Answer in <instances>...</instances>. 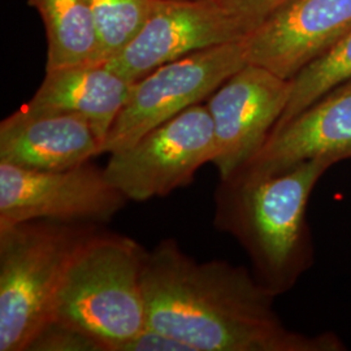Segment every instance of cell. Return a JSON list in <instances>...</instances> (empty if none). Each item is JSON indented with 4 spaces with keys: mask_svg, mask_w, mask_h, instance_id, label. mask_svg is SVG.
Instances as JSON below:
<instances>
[{
    "mask_svg": "<svg viewBox=\"0 0 351 351\" xmlns=\"http://www.w3.org/2000/svg\"><path fill=\"white\" fill-rule=\"evenodd\" d=\"M147 326L191 351H343L333 332L289 329L275 295L254 274L226 261L198 262L177 241L147 251L142 272Z\"/></svg>",
    "mask_w": 351,
    "mask_h": 351,
    "instance_id": "cell-1",
    "label": "cell"
},
{
    "mask_svg": "<svg viewBox=\"0 0 351 351\" xmlns=\"http://www.w3.org/2000/svg\"><path fill=\"white\" fill-rule=\"evenodd\" d=\"M333 165L316 159L268 173L241 168L220 178L213 226L239 242L254 276L275 297L294 288L314 263L307 207Z\"/></svg>",
    "mask_w": 351,
    "mask_h": 351,
    "instance_id": "cell-2",
    "label": "cell"
},
{
    "mask_svg": "<svg viewBox=\"0 0 351 351\" xmlns=\"http://www.w3.org/2000/svg\"><path fill=\"white\" fill-rule=\"evenodd\" d=\"M146 254L136 239L95 229L66 264L52 320L99 339L107 351H120L147 326Z\"/></svg>",
    "mask_w": 351,
    "mask_h": 351,
    "instance_id": "cell-3",
    "label": "cell"
},
{
    "mask_svg": "<svg viewBox=\"0 0 351 351\" xmlns=\"http://www.w3.org/2000/svg\"><path fill=\"white\" fill-rule=\"evenodd\" d=\"M99 226L32 220L0 226V351H26L52 320L66 264Z\"/></svg>",
    "mask_w": 351,
    "mask_h": 351,
    "instance_id": "cell-4",
    "label": "cell"
},
{
    "mask_svg": "<svg viewBox=\"0 0 351 351\" xmlns=\"http://www.w3.org/2000/svg\"><path fill=\"white\" fill-rule=\"evenodd\" d=\"M243 39L197 51L136 81L99 155L124 150L154 128L208 99L247 64Z\"/></svg>",
    "mask_w": 351,
    "mask_h": 351,
    "instance_id": "cell-5",
    "label": "cell"
},
{
    "mask_svg": "<svg viewBox=\"0 0 351 351\" xmlns=\"http://www.w3.org/2000/svg\"><path fill=\"white\" fill-rule=\"evenodd\" d=\"M215 156L213 117L199 103L154 128L134 145L110 154L104 173L128 201L146 202L188 186Z\"/></svg>",
    "mask_w": 351,
    "mask_h": 351,
    "instance_id": "cell-6",
    "label": "cell"
},
{
    "mask_svg": "<svg viewBox=\"0 0 351 351\" xmlns=\"http://www.w3.org/2000/svg\"><path fill=\"white\" fill-rule=\"evenodd\" d=\"M128 199L94 164L63 171H33L0 163V226L32 220L101 226Z\"/></svg>",
    "mask_w": 351,
    "mask_h": 351,
    "instance_id": "cell-7",
    "label": "cell"
},
{
    "mask_svg": "<svg viewBox=\"0 0 351 351\" xmlns=\"http://www.w3.org/2000/svg\"><path fill=\"white\" fill-rule=\"evenodd\" d=\"M247 34L221 0H159L137 37L106 65L134 84L162 65Z\"/></svg>",
    "mask_w": 351,
    "mask_h": 351,
    "instance_id": "cell-8",
    "label": "cell"
},
{
    "mask_svg": "<svg viewBox=\"0 0 351 351\" xmlns=\"http://www.w3.org/2000/svg\"><path fill=\"white\" fill-rule=\"evenodd\" d=\"M290 93L291 80L246 64L207 99L216 137L213 164L220 178L236 172L263 147L285 112Z\"/></svg>",
    "mask_w": 351,
    "mask_h": 351,
    "instance_id": "cell-9",
    "label": "cell"
},
{
    "mask_svg": "<svg viewBox=\"0 0 351 351\" xmlns=\"http://www.w3.org/2000/svg\"><path fill=\"white\" fill-rule=\"evenodd\" d=\"M351 29V0H288L245 37L247 64L291 80Z\"/></svg>",
    "mask_w": 351,
    "mask_h": 351,
    "instance_id": "cell-10",
    "label": "cell"
},
{
    "mask_svg": "<svg viewBox=\"0 0 351 351\" xmlns=\"http://www.w3.org/2000/svg\"><path fill=\"white\" fill-rule=\"evenodd\" d=\"M316 159H351V80L276 128L241 168L268 173Z\"/></svg>",
    "mask_w": 351,
    "mask_h": 351,
    "instance_id": "cell-11",
    "label": "cell"
},
{
    "mask_svg": "<svg viewBox=\"0 0 351 351\" xmlns=\"http://www.w3.org/2000/svg\"><path fill=\"white\" fill-rule=\"evenodd\" d=\"M88 121L69 113H12L0 124V163L33 171H63L99 155Z\"/></svg>",
    "mask_w": 351,
    "mask_h": 351,
    "instance_id": "cell-12",
    "label": "cell"
},
{
    "mask_svg": "<svg viewBox=\"0 0 351 351\" xmlns=\"http://www.w3.org/2000/svg\"><path fill=\"white\" fill-rule=\"evenodd\" d=\"M132 85L106 63L46 71L36 94L20 110L77 114L88 121L101 146L125 104Z\"/></svg>",
    "mask_w": 351,
    "mask_h": 351,
    "instance_id": "cell-13",
    "label": "cell"
},
{
    "mask_svg": "<svg viewBox=\"0 0 351 351\" xmlns=\"http://www.w3.org/2000/svg\"><path fill=\"white\" fill-rule=\"evenodd\" d=\"M37 10L47 40L46 71L103 63L101 40L88 0H27Z\"/></svg>",
    "mask_w": 351,
    "mask_h": 351,
    "instance_id": "cell-14",
    "label": "cell"
},
{
    "mask_svg": "<svg viewBox=\"0 0 351 351\" xmlns=\"http://www.w3.org/2000/svg\"><path fill=\"white\" fill-rule=\"evenodd\" d=\"M349 80H351V29L329 50L291 78L288 106L276 128L284 125L324 97L326 93Z\"/></svg>",
    "mask_w": 351,
    "mask_h": 351,
    "instance_id": "cell-15",
    "label": "cell"
},
{
    "mask_svg": "<svg viewBox=\"0 0 351 351\" xmlns=\"http://www.w3.org/2000/svg\"><path fill=\"white\" fill-rule=\"evenodd\" d=\"M159 0H88L101 40L103 63L137 37Z\"/></svg>",
    "mask_w": 351,
    "mask_h": 351,
    "instance_id": "cell-16",
    "label": "cell"
},
{
    "mask_svg": "<svg viewBox=\"0 0 351 351\" xmlns=\"http://www.w3.org/2000/svg\"><path fill=\"white\" fill-rule=\"evenodd\" d=\"M26 351H107L99 339L88 333L51 320L30 342Z\"/></svg>",
    "mask_w": 351,
    "mask_h": 351,
    "instance_id": "cell-17",
    "label": "cell"
},
{
    "mask_svg": "<svg viewBox=\"0 0 351 351\" xmlns=\"http://www.w3.org/2000/svg\"><path fill=\"white\" fill-rule=\"evenodd\" d=\"M249 30L259 25L264 19L288 0H221Z\"/></svg>",
    "mask_w": 351,
    "mask_h": 351,
    "instance_id": "cell-18",
    "label": "cell"
},
{
    "mask_svg": "<svg viewBox=\"0 0 351 351\" xmlns=\"http://www.w3.org/2000/svg\"><path fill=\"white\" fill-rule=\"evenodd\" d=\"M120 351H191L188 345L150 328L128 341Z\"/></svg>",
    "mask_w": 351,
    "mask_h": 351,
    "instance_id": "cell-19",
    "label": "cell"
}]
</instances>
